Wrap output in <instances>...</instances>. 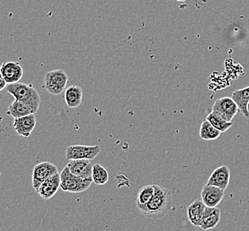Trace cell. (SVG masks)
Here are the masks:
<instances>
[{
  "mask_svg": "<svg viewBox=\"0 0 249 231\" xmlns=\"http://www.w3.org/2000/svg\"><path fill=\"white\" fill-rule=\"evenodd\" d=\"M155 194V185H144L140 189L137 196V207L145 206Z\"/></svg>",
  "mask_w": 249,
  "mask_h": 231,
  "instance_id": "cell-22",
  "label": "cell"
},
{
  "mask_svg": "<svg viewBox=\"0 0 249 231\" xmlns=\"http://www.w3.org/2000/svg\"><path fill=\"white\" fill-rule=\"evenodd\" d=\"M221 132L211 125L210 121L205 119L199 128V137L204 141H213L221 135Z\"/></svg>",
  "mask_w": 249,
  "mask_h": 231,
  "instance_id": "cell-19",
  "label": "cell"
},
{
  "mask_svg": "<svg viewBox=\"0 0 249 231\" xmlns=\"http://www.w3.org/2000/svg\"><path fill=\"white\" fill-rule=\"evenodd\" d=\"M212 111L222 116L225 120L232 122L239 111V108L231 97H222L214 101Z\"/></svg>",
  "mask_w": 249,
  "mask_h": 231,
  "instance_id": "cell-7",
  "label": "cell"
},
{
  "mask_svg": "<svg viewBox=\"0 0 249 231\" xmlns=\"http://www.w3.org/2000/svg\"><path fill=\"white\" fill-rule=\"evenodd\" d=\"M205 208H206V206L202 200H196L188 206L187 217H188L190 222L194 226H200Z\"/></svg>",
  "mask_w": 249,
  "mask_h": 231,
  "instance_id": "cell-16",
  "label": "cell"
},
{
  "mask_svg": "<svg viewBox=\"0 0 249 231\" xmlns=\"http://www.w3.org/2000/svg\"><path fill=\"white\" fill-rule=\"evenodd\" d=\"M231 171L227 166H221L214 169L206 184L217 187L225 191L229 185Z\"/></svg>",
  "mask_w": 249,
  "mask_h": 231,
  "instance_id": "cell-11",
  "label": "cell"
},
{
  "mask_svg": "<svg viewBox=\"0 0 249 231\" xmlns=\"http://www.w3.org/2000/svg\"><path fill=\"white\" fill-rule=\"evenodd\" d=\"M207 120L210 121L211 125L215 127L217 130L220 131L221 133H224L231 128L233 123L225 120L222 116H220L218 113L215 111H212V112L208 115Z\"/></svg>",
  "mask_w": 249,
  "mask_h": 231,
  "instance_id": "cell-20",
  "label": "cell"
},
{
  "mask_svg": "<svg viewBox=\"0 0 249 231\" xmlns=\"http://www.w3.org/2000/svg\"><path fill=\"white\" fill-rule=\"evenodd\" d=\"M248 111H249V104H248Z\"/></svg>",
  "mask_w": 249,
  "mask_h": 231,
  "instance_id": "cell-24",
  "label": "cell"
},
{
  "mask_svg": "<svg viewBox=\"0 0 249 231\" xmlns=\"http://www.w3.org/2000/svg\"><path fill=\"white\" fill-rule=\"evenodd\" d=\"M91 178L96 185H104L109 180V173L104 166L100 164H95L92 166Z\"/></svg>",
  "mask_w": 249,
  "mask_h": 231,
  "instance_id": "cell-21",
  "label": "cell"
},
{
  "mask_svg": "<svg viewBox=\"0 0 249 231\" xmlns=\"http://www.w3.org/2000/svg\"><path fill=\"white\" fill-rule=\"evenodd\" d=\"M6 86H7V83L5 82V78H4V77H3L1 71H0V92L6 88Z\"/></svg>",
  "mask_w": 249,
  "mask_h": 231,
  "instance_id": "cell-23",
  "label": "cell"
},
{
  "mask_svg": "<svg viewBox=\"0 0 249 231\" xmlns=\"http://www.w3.org/2000/svg\"><path fill=\"white\" fill-rule=\"evenodd\" d=\"M7 114L14 118H18V117L25 116L30 114H36V113L30 106L26 105L25 103H22L15 99V101L11 103L8 108Z\"/></svg>",
  "mask_w": 249,
  "mask_h": 231,
  "instance_id": "cell-18",
  "label": "cell"
},
{
  "mask_svg": "<svg viewBox=\"0 0 249 231\" xmlns=\"http://www.w3.org/2000/svg\"><path fill=\"white\" fill-rule=\"evenodd\" d=\"M100 153V146L72 145L66 149V159L92 160Z\"/></svg>",
  "mask_w": 249,
  "mask_h": 231,
  "instance_id": "cell-5",
  "label": "cell"
},
{
  "mask_svg": "<svg viewBox=\"0 0 249 231\" xmlns=\"http://www.w3.org/2000/svg\"><path fill=\"white\" fill-rule=\"evenodd\" d=\"M231 98L235 101V103L238 105L239 111L242 113V115L249 119V113L248 111V104H249V86L234 91L232 93Z\"/></svg>",
  "mask_w": 249,
  "mask_h": 231,
  "instance_id": "cell-17",
  "label": "cell"
},
{
  "mask_svg": "<svg viewBox=\"0 0 249 231\" xmlns=\"http://www.w3.org/2000/svg\"><path fill=\"white\" fill-rule=\"evenodd\" d=\"M221 220V210L218 207L206 206L199 228L202 231H210L218 225Z\"/></svg>",
  "mask_w": 249,
  "mask_h": 231,
  "instance_id": "cell-14",
  "label": "cell"
},
{
  "mask_svg": "<svg viewBox=\"0 0 249 231\" xmlns=\"http://www.w3.org/2000/svg\"><path fill=\"white\" fill-rule=\"evenodd\" d=\"M178 1H185V0H178Z\"/></svg>",
  "mask_w": 249,
  "mask_h": 231,
  "instance_id": "cell-25",
  "label": "cell"
},
{
  "mask_svg": "<svg viewBox=\"0 0 249 231\" xmlns=\"http://www.w3.org/2000/svg\"><path fill=\"white\" fill-rule=\"evenodd\" d=\"M68 167L70 171L74 174L82 179L91 178L92 174V164L90 160L87 159H75L69 160Z\"/></svg>",
  "mask_w": 249,
  "mask_h": 231,
  "instance_id": "cell-12",
  "label": "cell"
},
{
  "mask_svg": "<svg viewBox=\"0 0 249 231\" xmlns=\"http://www.w3.org/2000/svg\"><path fill=\"white\" fill-rule=\"evenodd\" d=\"M56 173H59L58 167L50 162H43L34 166L32 174V185L36 192L41 184Z\"/></svg>",
  "mask_w": 249,
  "mask_h": 231,
  "instance_id": "cell-6",
  "label": "cell"
},
{
  "mask_svg": "<svg viewBox=\"0 0 249 231\" xmlns=\"http://www.w3.org/2000/svg\"><path fill=\"white\" fill-rule=\"evenodd\" d=\"M69 83V75L63 70L49 71L45 76L44 87L50 95L60 96L65 92Z\"/></svg>",
  "mask_w": 249,
  "mask_h": 231,
  "instance_id": "cell-4",
  "label": "cell"
},
{
  "mask_svg": "<svg viewBox=\"0 0 249 231\" xmlns=\"http://www.w3.org/2000/svg\"><path fill=\"white\" fill-rule=\"evenodd\" d=\"M155 185V194L145 206L138 207L142 216L150 220H158L166 216L172 206V195L168 189Z\"/></svg>",
  "mask_w": 249,
  "mask_h": 231,
  "instance_id": "cell-1",
  "label": "cell"
},
{
  "mask_svg": "<svg viewBox=\"0 0 249 231\" xmlns=\"http://www.w3.org/2000/svg\"><path fill=\"white\" fill-rule=\"evenodd\" d=\"M7 92L14 96L15 100L25 103L35 111V113L39 110L41 105V96L38 91L32 85H28L25 83H15L6 86Z\"/></svg>",
  "mask_w": 249,
  "mask_h": 231,
  "instance_id": "cell-2",
  "label": "cell"
},
{
  "mask_svg": "<svg viewBox=\"0 0 249 231\" xmlns=\"http://www.w3.org/2000/svg\"><path fill=\"white\" fill-rule=\"evenodd\" d=\"M0 71L7 85L18 83L22 78L24 73L22 66L16 61L4 62L0 68Z\"/></svg>",
  "mask_w": 249,
  "mask_h": 231,
  "instance_id": "cell-8",
  "label": "cell"
},
{
  "mask_svg": "<svg viewBox=\"0 0 249 231\" xmlns=\"http://www.w3.org/2000/svg\"><path fill=\"white\" fill-rule=\"evenodd\" d=\"M201 200L205 206L209 207H216L223 200L224 196V191L217 188L206 184L201 191Z\"/></svg>",
  "mask_w": 249,
  "mask_h": 231,
  "instance_id": "cell-9",
  "label": "cell"
},
{
  "mask_svg": "<svg viewBox=\"0 0 249 231\" xmlns=\"http://www.w3.org/2000/svg\"><path fill=\"white\" fill-rule=\"evenodd\" d=\"M60 188V174L56 173L54 175L48 178L46 181H44L40 186L37 193L41 197L45 200L51 199L55 196L57 191Z\"/></svg>",
  "mask_w": 249,
  "mask_h": 231,
  "instance_id": "cell-13",
  "label": "cell"
},
{
  "mask_svg": "<svg viewBox=\"0 0 249 231\" xmlns=\"http://www.w3.org/2000/svg\"><path fill=\"white\" fill-rule=\"evenodd\" d=\"M36 125V118L35 114L21 116L18 118H14L13 126L15 128V132L19 135L29 138L31 133L35 129Z\"/></svg>",
  "mask_w": 249,
  "mask_h": 231,
  "instance_id": "cell-10",
  "label": "cell"
},
{
  "mask_svg": "<svg viewBox=\"0 0 249 231\" xmlns=\"http://www.w3.org/2000/svg\"><path fill=\"white\" fill-rule=\"evenodd\" d=\"M83 89L79 86L73 85L70 86L65 90V98L66 104L68 105L70 109H75L78 108L83 101Z\"/></svg>",
  "mask_w": 249,
  "mask_h": 231,
  "instance_id": "cell-15",
  "label": "cell"
},
{
  "mask_svg": "<svg viewBox=\"0 0 249 231\" xmlns=\"http://www.w3.org/2000/svg\"><path fill=\"white\" fill-rule=\"evenodd\" d=\"M92 182V178L82 179L74 175L66 166L60 173V189L65 192L81 193L88 190Z\"/></svg>",
  "mask_w": 249,
  "mask_h": 231,
  "instance_id": "cell-3",
  "label": "cell"
}]
</instances>
